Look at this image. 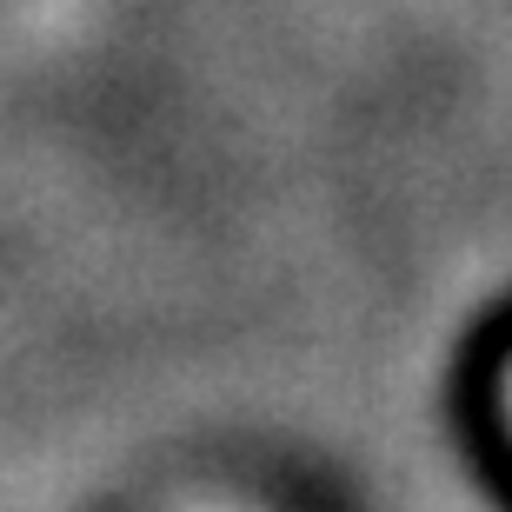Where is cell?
<instances>
[{
    "mask_svg": "<svg viewBox=\"0 0 512 512\" xmlns=\"http://www.w3.org/2000/svg\"><path fill=\"white\" fill-rule=\"evenodd\" d=\"M506 399H512V380H506Z\"/></svg>",
    "mask_w": 512,
    "mask_h": 512,
    "instance_id": "obj_1",
    "label": "cell"
}]
</instances>
